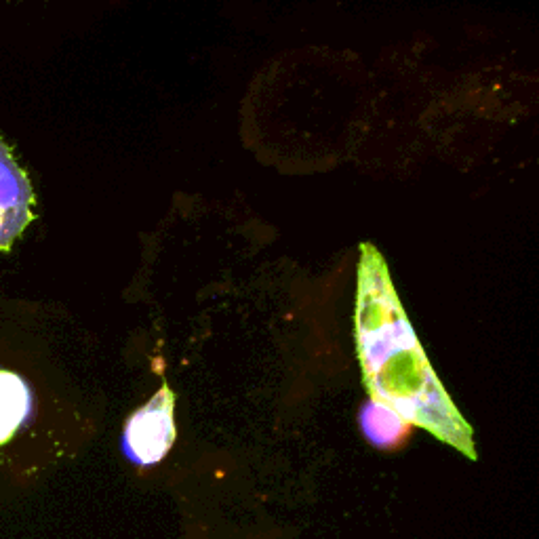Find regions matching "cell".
<instances>
[{"label":"cell","mask_w":539,"mask_h":539,"mask_svg":"<svg viewBox=\"0 0 539 539\" xmlns=\"http://www.w3.org/2000/svg\"><path fill=\"white\" fill-rule=\"evenodd\" d=\"M175 436V394L169 384H163L144 407L127 419L121 447L133 466L152 468L169 455Z\"/></svg>","instance_id":"2"},{"label":"cell","mask_w":539,"mask_h":539,"mask_svg":"<svg viewBox=\"0 0 539 539\" xmlns=\"http://www.w3.org/2000/svg\"><path fill=\"white\" fill-rule=\"evenodd\" d=\"M354 335L371 401L476 462L474 430L428 363L384 257L371 243L361 245Z\"/></svg>","instance_id":"1"},{"label":"cell","mask_w":539,"mask_h":539,"mask_svg":"<svg viewBox=\"0 0 539 539\" xmlns=\"http://www.w3.org/2000/svg\"><path fill=\"white\" fill-rule=\"evenodd\" d=\"M32 411V394L26 382L11 371H0V445L19 430Z\"/></svg>","instance_id":"5"},{"label":"cell","mask_w":539,"mask_h":539,"mask_svg":"<svg viewBox=\"0 0 539 539\" xmlns=\"http://www.w3.org/2000/svg\"><path fill=\"white\" fill-rule=\"evenodd\" d=\"M34 192L11 150L0 139V251H9L32 219Z\"/></svg>","instance_id":"3"},{"label":"cell","mask_w":539,"mask_h":539,"mask_svg":"<svg viewBox=\"0 0 539 539\" xmlns=\"http://www.w3.org/2000/svg\"><path fill=\"white\" fill-rule=\"evenodd\" d=\"M358 424H361L367 441L377 449H401L411 436V426L407 422H403L392 409L375 401H367L363 405L361 413H358Z\"/></svg>","instance_id":"4"}]
</instances>
